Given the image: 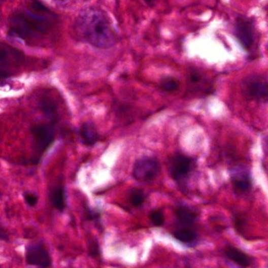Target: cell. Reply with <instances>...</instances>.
<instances>
[{
	"label": "cell",
	"mask_w": 268,
	"mask_h": 268,
	"mask_svg": "<svg viewBox=\"0 0 268 268\" xmlns=\"http://www.w3.org/2000/svg\"><path fill=\"white\" fill-rule=\"evenodd\" d=\"M79 31L88 44L96 48L107 50L117 42L115 30L107 13L91 7L81 13L77 21Z\"/></svg>",
	"instance_id": "1"
},
{
	"label": "cell",
	"mask_w": 268,
	"mask_h": 268,
	"mask_svg": "<svg viewBox=\"0 0 268 268\" xmlns=\"http://www.w3.org/2000/svg\"><path fill=\"white\" fill-rule=\"evenodd\" d=\"M47 14L30 11L14 12L10 18L9 34L22 40H31L45 34L51 26Z\"/></svg>",
	"instance_id": "2"
},
{
	"label": "cell",
	"mask_w": 268,
	"mask_h": 268,
	"mask_svg": "<svg viewBox=\"0 0 268 268\" xmlns=\"http://www.w3.org/2000/svg\"><path fill=\"white\" fill-rule=\"evenodd\" d=\"M233 32L239 44L246 51H250L256 47L257 41L256 21L247 16L239 15L234 21Z\"/></svg>",
	"instance_id": "3"
},
{
	"label": "cell",
	"mask_w": 268,
	"mask_h": 268,
	"mask_svg": "<svg viewBox=\"0 0 268 268\" xmlns=\"http://www.w3.org/2000/svg\"><path fill=\"white\" fill-rule=\"evenodd\" d=\"M242 91L244 95L254 101H267V77L263 74H251L242 80Z\"/></svg>",
	"instance_id": "4"
},
{
	"label": "cell",
	"mask_w": 268,
	"mask_h": 268,
	"mask_svg": "<svg viewBox=\"0 0 268 268\" xmlns=\"http://www.w3.org/2000/svg\"><path fill=\"white\" fill-rule=\"evenodd\" d=\"M194 164V160L191 157L177 153L169 158L168 170L173 180L178 183H183L191 174Z\"/></svg>",
	"instance_id": "5"
},
{
	"label": "cell",
	"mask_w": 268,
	"mask_h": 268,
	"mask_svg": "<svg viewBox=\"0 0 268 268\" xmlns=\"http://www.w3.org/2000/svg\"><path fill=\"white\" fill-rule=\"evenodd\" d=\"M160 169V163L157 158L144 156L138 159L135 163L132 176L137 181H151L158 176Z\"/></svg>",
	"instance_id": "6"
},
{
	"label": "cell",
	"mask_w": 268,
	"mask_h": 268,
	"mask_svg": "<svg viewBox=\"0 0 268 268\" xmlns=\"http://www.w3.org/2000/svg\"><path fill=\"white\" fill-rule=\"evenodd\" d=\"M34 137V149L41 155L51 146L55 138V131L51 124H38L31 129Z\"/></svg>",
	"instance_id": "7"
},
{
	"label": "cell",
	"mask_w": 268,
	"mask_h": 268,
	"mask_svg": "<svg viewBox=\"0 0 268 268\" xmlns=\"http://www.w3.org/2000/svg\"><path fill=\"white\" fill-rule=\"evenodd\" d=\"M24 55L21 51L8 44L0 43V70L11 73V69L22 63Z\"/></svg>",
	"instance_id": "8"
},
{
	"label": "cell",
	"mask_w": 268,
	"mask_h": 268,
	"mask_svg": "<svg viewBox=\"0 0 268 268\" xmlns=\"http://www.w3.org/2000/svg\"><path fill=\"white\" fill-rule=\"evenodd\" d=\"M25 256L28 264L41 267H47L51 265L50 253L43 244H30L27 246Z\"/></svg>",
	"instance_id": "9"
},
{
	"label": "cell",
	"mask_w": 268,
	"mask_h": 268,
	"mask_svg": "<svg viewBox=\"0 0 268 268\" xmlns=\"http://www.w3.org/2000/svg\"><path fill=\"white\" fill-rule=\"evenodd\" d=\"M230 182L235 192L242 194L249 193L253 185L249 169L243 166H238L232 169L230 171Z\"/></svg>",
	"instance_id": "10"
},
{
	"label": "cell",
	"mask_w": 268,
	"mask_h": 268,
	"mask_svg": "<svg viewBox=\"0 0 268 268\" xmlns=\"http://www.w3.org/2000/svg\"><path fill=\"white\" fill-rule=\"evenodd\" d=\"M176 216L183 227H191L197 221L198 214L188 206H180L176 209Z\"/></svg>",
	"instance_id": "11"
},
{
	"label": "cell",
	"mask_w": 268,
	"mask_h": 268,
	"mask_svg": "<svg viewBox=\"0 0 268 268\" xmlns=\"http://www.w3.org/2000/svg\"><path fill=\"white\" fill-rule=\"evenodd\" d=\"M224 254L226 258H228L230 260L239 266L247 267L252 263L250 256L234 246H226L224 248Z\"/></svg>",
	"instance_id": "12"
},
{
	"label": "cell",
	"mask_w": 268,
	"mask_h": 268,
	"mask_svg": "<svg viewBox=\"0 0 268 268\" xmlns=\"http://www.w3.org/2000/svg\"><path fill=\"white\" fill-rule=\"evenodd\" d=\"M39 108L45 117L52 123L57 121L58 118V106L52 97L44 96L39 101Z\"/></svg>",
	"instance_id": "13"
},
{
	"label": "cell",
	"mask_w": 268,
	"mask_h": 268,
	"mask_svg": "<svg viewBox=\"0 0 268 268\" xmlns=\"http://www.w3.org/2000/svg\"><path fill=\"white\" fill-rule=\"evenodd\" d=\"M80 137L83 143L88 146H94L99 139L95 126L91 122H85L80 129Z\"/></svg>",
	"instance_id": "14"
},
{
	"label": "cell",
	"mask_w": 268,
	"mask_h": 268,
	"mask_svg": "<svg viewBox=\"0 0 268 268\" xmlns=\"http://www.w3.org/2000/svg\"><path fill=\"white\" fill-rule=\"evenodd\" d=\"M50 199L51 203L60 212H63L66 206V197L64 186H56L50 191Z\"/></svg>",
	"instance_id": "15"
},
{
	"label": "cell",
	"mask_w": 268,
	"mask_h": 268,
	"mask_svg": "<svg viewBox=\"0 0 268 268\" xmlns=\"http://www.w3.org/2000/svg\"><path fill=\"white\" fill-rule=\"evenodd\" d=\"M173 236L178 241L186 244L196 242L198 237L197 233L190 229V227H182V228L177 229L173 232Z\"/></svg>",
	"instance_id": "16"
},
{
	"label": "cell",
	"mask_w": 268,
	"mask_h": 268,
	"mask_svg": "<svg viewBox=\"0 0 268 268\" xmlns=\"http://www.w3.org/2000/svg\"><path fill=\"white\" fill-rule=\"evenodd\" d=\"M180 85V80L173 76L163 77L159 82L160 88L162 91H166V92H173V91H177Z\"/></svg>",
	"instance_id": "17"
},
{
	"label": "cell",
	"mask_w": 268,
	"mask_h": 268,
	"mask_svg": "<svg viewBox=\"0 0 268 268\" xmlns=\"http://www.w3.org/2000/svg\"><path fill=\"white\" fill-rule=\"evenodd\" d=\"M129 202L135 207L143 206L146 200V195L142 189L133 188L130 190L128 195Z\"/></svg>",
	"instance_id": "18"
},
{
	"label": "cell",
	"mask_w": 268,
	"mask_h": 268,
	"mask_svg": "<svg viewBox=\"0 0 268 268\" xmlns=\"http://www.w3.org/2000/svg\"><path fill=\"white\" fill-rule=\"evenodd\" d=\"M149 217H150V221L155 226H161L164 224V216L161 209H154L152 211Z\"/></svg>",
	"instance_id": "19"
},
{
	"label": "cell",
	"mask_w": 268,
	"mask_h": 268,
	"mask_svg": "<svg viewBox=\"0 0 268 268\" xmlns=\"http://www.w3.org/2000/svg\"><path fill=\"white\" fill-rule=\"evenodd\" d=\"M30 8H31V11L40 13V14H50V11L47 7L42 3L37 1V0L31 1V4H30Z\"/></svg>",
	"instance_id": "20"
},
{
	"label": "cell",
	"mask_w": 268,
	"mask_h": 268,
	"mask_svg": "<svg viewBox=\"0 0 268 268\" xmlns=\"http://www.w3.org/2000/svg\"><path fill=\"white\" fill-rule=\"evenodd\" d=\"M89 254L93 257L99 256L100 247L97 241L92 240L89 242Z\"/></svg>",
	"instance_id": "21"
},
{
	"label": "cell",
	"mask_w": 268,
	"mask_h": 268,
	"mask_svg": "<svg viewBox=\"0 0 268 268\" xmlns=\"http://www.w3.org/2000/svg\"><path fill=\"white\" fill-rule=\"evenodd\" d=\"M24 199H25V202H27V204L30 206H36L37 202H38L37 195H36L34 193H28V192L24 194Z\"/></svg>",
	"instance_id": "22"
},
{
	"label": "cell",
	"mask_w": 268,
	"mask_h": 268,
	"mask_svg": "<svg viewBox=\"0 0 268 268\" xmlns=\"http://www.w3.org/2000/svg\"><path fill=\"white\" fill-rule=\"evenodd\" d=\"M99 213H96V212H94V211H88V216H87L88 219H94H94H99Z\"/></svg>",
	"instance_id": "23"
},
{
	"label": "cell",
	"mask_w": 268,
	"mask_h": 268,
	"mask_svg": "<svg viewBox=\"0 0 268 268\" xmlns=\"http://www.w3.org/2000/svg\"><path fill=\"white\" fill-rule=\"evenodd\" d=\"M144 1L149 7H154V6L160 1V0H144Z\"/></svg>",
	"instance_id": "24"
},
{
	"label": "cell",
	"mask_w": 268,
	"mask_h": 268,
	"mask_svg": "<svg viewBox=\"0 0 268 268\" xmlns=\"http://www.w3.org/2000/svg\"><path fill=\"white\" fill-rule=\"evenodd\" d=\"M0 239H2V240L7 239V233H6L5 230L1 226H0Z\"/></svg>",
	"instance_id": "25"
},
{
	"label": "cell",
	"mask_w": 268,
	"mask_h": 268,
	"mask_svg": "<svg viewBox=\"0 0 268 268\" xmlns=\"http://www.w3.org/2000/svg\"><path fill=\"white\" fill-rule=\"evenodd\" d=\"M57 1H59V2H62L64 0H57Z\"/></svg>",
	"instance_id": "26"
}]
</instances>
